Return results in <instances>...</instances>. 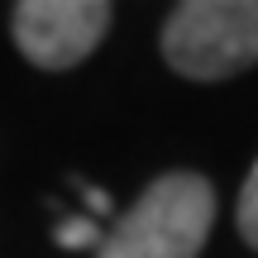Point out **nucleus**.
<instances>
[{
  "mask_svg": "<svg viewBox=\"0 0 258 258\" xmlns=\"http://www.w3.org/2000/svg\"><path fill=\"white\" fill-rule=\"evenodd\" d=\"M215 220V191L201 172H163L101 234L96 258H196Z\"/></svg>",
  "mask_w": 258,
  "mask_h": 258,
  "instance_id": "obj_1",
  "label": "nucleus"
},
{
  "mask_svg": "<svg viewBox=\"0 0 258 258\" xmlns=\"http://www.w3.org/2000/svg\"><path fill=\"white\" fill-rule=\"evenodd\" d=\"M163 57L177 77L225 82L258 62V0H186L163 24Z\"/></svg>",
  "mask_w": 258,
  "mask_h": 258,
  "instance_id": "obj_2",
  "label": "nucleus"
},
{
  "mask_svg": "<svg viewBox=\"0 0 258 258\" xmlns=\"http://www.w3.org/2000/svg\"><path fill=\"white\" fill-rule=\"evenodd\" d=\"M115 10L101 0H19L10 10L19 53L43 72H67L86 62L105 34H110Z\"/></svg>",
  "mask_w": 258,
  "mask_h": 258,
  "instance_id": "obj_3",
  "label": "nucleus"
},
{
  "mask_svg": "<svg viewBox=\"0 0 258 258\" xmlns=\"http://www.w3.org/2000/svg\"><path fill=\"white\" fill-rule=\"evenodd\" d=\"M234 220H239L244 244L258 249V163L249 167V177H244V191H239V206H234Z\"/></svg>",
  "mask_w": 258,
  "mask_h": 258,
  "instance_id": "obj_4",
  "label": "nucleus"
},
{
  "mask_svg": "<svg viewBox=\"0 0 258 258\" xmlns=\"http://www.w3.org/2000/svg\"><path fill=\"white\" fill-rule=\"evenodd\" d=\"M53 234L62 249H101V225L91 215H67V220H57Z\"/></svg>",
  "mask_w": 258,
  "mask_h": 258,
  "instance_id": "obj_5",
  "label": "nucleus"
},
{
  "mask_svg": "<svg viewBox=\"0 0 258 258\" xmlns=\"http://www.w3.org/2000/svg\"><path fill=\"white\" fill-rule=\"evenodd\" d=\"M77 191L86 196V211H91V215L110 211V191H101V186H86V182H77Z\"/></svg>",
  "mask_w": 258,
  "mask_h": 258,
  "instance_id": "obj_6",
  "label": "nucleus"
}]
</instances>
